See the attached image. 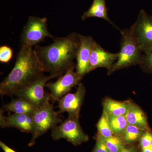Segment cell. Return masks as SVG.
I'll return each instance as SVG.
<instances>
[{"instance_id": "cell-1", "label": "cell", "mask_w": 152, "mask_h": 152, "mask_svg": "<svg viewBox=\"0 0 152 152\" xmlns=\"http://www.w3.org/2000/svg\"><path fill=\"white\" fill-rule=\"evenodd\" d=\"M46 46L37 45L34 49L45 72L54 78L61 77L75 65L80 44V34L71 33L65 37H55Z\"/></svg>"}, {"instance_id": "cell-2", "label": "cell", "mask_w": 152, "mask_h": 152, "mask_svg": "<svg viewBox=\"0 0 152 152\" xmlns=\"http://www.w3.org/2000/svg\"><path fill=\"white\" fill-rule=\"evenodd\" d=\"M45 72L33 47L22 45L15 66L0 84L1 96H14L20 88Z\"/></svg>"}, {"instance_id": "cell-3", "label": "cell", "mask_w": 152, "mask_h": 152, "mask_svg": "<svg viewBox=\"0 0 152 152\" xmlns=\"http://www.w3.org/2000/svg\"><path fill=\"white\" fill-rule=\"evenodd\" d=\"M121 34V50L116 61L109 70V72L140 64L142 53L130 29L120 30Z\"/></svg>"}, {"instance_id": "cell-4", "label": "cell", "mask_w": 152, "mask_h": 152, "mask_svg": "<svg viewBox=\"0 0 152 152\" xmlns=\"http://www.w3.org/2000/svg\"><path fill=\"white\" fill-rule=\"evenodd\" d=\"M53 76H46L41 74L27 84L15 91L14 96L17 98L23 99L34 106L35 109L43 105L50 102L51 98L50 94L45 92V87L47 83Z\"/></svg>"}, {"instance_id": "cell-5", "label": "cell", "mask_w": 152, "mask_h": 152, "mask_svg": "<svg viewBox=\"0 0 152 152\" xmlns=\"http://www.w3.org/2000/svg\"><path fill=\"white\" fill-rule=\"evenodd\" d=\"M32 118L34 131L32 138L29 144L30 146L34 145L37 138L61 122L58 113L55 111L50 102L35 109Z\"/></svg>"}, {"instance_id": "cell-6", "label": "cell", "mask_w": 152, "mask_h": 152, "mask_svg": "<svg viewBox=\"0 0 152 152\" xmlns=\"http://www.w3.org/2000/svg\"><path fill=\"white\" fill-rule=\"evenodd\" d=\"M47 22L46 18L29 17L21 36L22 45L33 47L43 41L46 38L54 39L48 29Z\"/></svg>"}, {"instance_id": "cell-7", "label": "cell", "mask_w": 152, "mask_h": 152, "mask_svg": "<svg viewBox=\"0 0 152 152\" xmlns=\"http://www.w3.org/2000/svg\"><path fill=\"white\" fill-rule=\"evenodd\" d=\"M51 135L55 140L65 139L75 145L87 141L88 139L81 127L78 118L70 117L52 129Z\"/></svg>"}, {"instance_id": "cell-8", "label": "cell", "mask_w": 152, "mask_h": 152, "mask_svg": "<svg viewBox=\"0 0 152 152\" xmlns=\"http://www.w3.org/2000/svg\"><path fill=\"white\" fill-rule=\"evenodd\" d=\"M130 29L142 53L152 50V16L141 10Z\"/></svg>"}, {"instance_id": "cell-9", "label": "cell", "mask_w": 152, "mask_h": 152, "mask_svg": "<svg viewBox=\"0 0 152 152\" xmlns=\"http://www.w3.org/2000/svg\"><path fill=\"white\" fill-rule=\"evenodd\" d=\"M74 69L75 65L70 68L57 81L46 85L50 91L51 98L54 100L59 101L80 81L83 77L74 71Z\"/></svg>"}, {"instance_id": "cell-10", "label": "cell", "mask_w": 152, "mask_h": 152, "mask_svg": "<svg viewBox=\"0 0 152 152\" xmlns=\"http://www.w3.org/2000/svg\"><path fill=\"white\" fill-rule=\"evenodd\" d=\"M85 93L84 86L81 83H79L75 92L67 94L58 101L59 112H66L69 114V117L78 118Z\"/></svg>"}, {"instance_id": "cell-11", "label": "cell", "mask_w": 152, "mask_h": 152, "mask_svg": "<svg viewBox=\"0 0 152 152\" xmlns=\"http://www.w3.org/2000/svg\"><path fill=\"white\" fill-rule=\"evenodd\" d=\"M94 42L91 36L80 34V44L76 57L77 61L76 72L82 77L89 72L90 56Z\"/></svg>"}, {"instance_id": "cell-12", "label": "cell", "mask_w": 152, "mask_h": 152, "mask_svg": "<svg viewBox=\"0 0 152 152\" xmlns=\"http://www.w3.org/2000/svg\"><path fill=\"white\" fill-rule=\"evenodd\" d=\"M118 53H110L104 50L96 41L90 56L89 72L98 68H106L110 70L118 57Z\"/></svg>"}, {"instance_id": "cell-13", "label": "cell", "mask_w": 152, "mask_h": 152, "mask_svg": "<svg viewBox=\"0 0 152 152\" xmlns=\"http://www.w3.org/2000/svg\"><path fill=\"white\" fill-rule=\"evenodd\" d=\"M3 111L0 112L1 128L13 127L24 132L33 134L34 131L32 115L26 114H15L5 116Z\"/></svg>"}, {"instance_id": "cell-14", "label": "cell", "mask_w": 152, "mask_h": 152, "mask_svg": "<svg viewBox=\"0 0 152 152\" xmlns=\"http://www.w3.org/2000/svg\"><path fill=\"white\" fill-rule=\"evenodd\" d=\"M107 11L105 0H94L91 7L83 14L82 19L83 20L91 18L104 19L113 25L114 27L119 29L109 18Z\"/></svg>"}, {"instance_id": "cell-15", "label": "cell", "mask_w": 152, "mask_h": 152, "mask_svg": "<svg viewBox=\"0 0 152 152\" xmlns=\"http://www.w3.org/2000/svg\"><path fill=\"white\" fill-rule=\"evenodd\" d=\"M126 117L128 124L136 126L145 130L149 129L147 117L137 106L130 103Z\"/></svg>"}, {"instance_id": "cell-16", "label": "cell", "mask_w": 152, "mask_h": 152, "mask_svg": "<svg viewBox=\"0 0 152 152\" xmlns=\"http://www.w3.org/2000/svg\"><path fill=\"white\" fill-rule=\"evenodd\" d=\"M1 110L4 112H12L15 114H29L33 116L35 108L23 99L18 98L4 105Z\"/></svg>"}, {"instance_id": "cell-17", "label": "cell", "mask_w": 152, "mask_h": 152, "mask_svg": "<svg viewBox=\"0 0 152 152\" xmlns=\"http://www.w3.org/2000/svg\"><path fill=\"white\" fill-rule=\"evenodd\" d=\"M130 103L107 99L104 102V110L109 116H120L126 115L129 107Z\"/></svg>"}, {"instance_id": "cell-18", "label": "cell", "mask_w": 152, "mask_h": 152, "mask_svg": "<svg viewBox=\"0 0 152 152\" xmlns=\"http://www.w3.org/2000/svg\"><path fill=\"white\" fill-rule=\"evenodd\" d=\"M147 130L136 126L128 124L124 132V140L127 143H133L140 139Z\"/></svg>"}, {"instance_id": "cell-19", "label": "cell", "mask_w": 152, "mask_h": 152, "mask_svg": "<svg viewBox=\"0 0 152 152\" xmlns=\"http://www.w3.org/2000/svg\"><path fill=\"white\" fill-rule=\"evenodd\" d=\"M110 125L113 134L119 135L124 133L128 125L126 115L120 116H109Z\"/></svg>"}, {"instance_id": "cell-20", "label": "cell", "mask_w": 152, "mask_h": 152, "mask_svg": "<svg viewBox=\"0 0 152 152\" xmlns=\"http://www.w3.org/2000/svg\"><path fill=\"white\" fill-rule=\"evenodd\" d=\"M97 126L99 134L104 138H109L113 136V134L110 125L109 115L104 110L98 122Z\"/></svg>"}, {"instance_id": "cell-21", "label": "cell", "mask_w": 152, "mask_h": 152, "mask_svg": "<svg viewBox=\"0 0 152 152\" xmlns=\"http://www.w3.org/2000/svg\"><path fill=\"white\" fill-rule=\"evenodd\" d=\"M104 138L110 152H118L124 147L122 140L118 136L113 135L109 138Z\"/></svg>"}, {"instance_id": "cell-22", "label": "cell", "mask_w": 152, "mask_h": 152, "mask_svg": "<svg viewBox=\"0 0 152 152\" xmlns=\"http://www.w3.org/2000/svg\"><path fill=\"white\" fill-rule=\"evenodd\" d=\"M143 53L140 64L147 72L152 73V50Z\"/></svg>"}, {"instance_id": "cell-23", "label": "cell", "mask_w": 152, "mask_h": 152, "mask_svg": "<svg viewBox=\"0 0 152 152\" xmlns=\"http://www.w3.org/2000/svg\"><path fill=\"white\" fill-rule=\"evenodd\" d=\"M13 56V51L10 47L3 45L0 47V62L7 63Z\"/></svg>"}, {"instance_id": "cell-24", "label": "cell", "mask_w": 152, "mask_h": 152, "mask_svg": "<svg viewBox=\"0 0 152 152\" xmlns=\"http://www.w3.org/2000/svg\"><path fill=\"white\" fill-rule=\"evenodd\" d=\"M93 152H110L108 148L103 137L98 134L96 145Z\"/></svg>"}, {"instance_id": "cell-25", "label": "cell", "mask_w": 152, "mask_h": 152, "mask_svg": "<svg viewBox=\"0 0 152 152\" xmlns=\"http://www.w3.org/2000/svg\"><path fill=\"white\" fill-rule=\"evenodd\" d=\"M152 145V133L149 130H147L140 139V146L142 149Z\"/></svg>"}, {"instance_id": "cell-26", "label": "cell", "mask_w": 152, "mask_h": 152, "mask_svg": "<svg viewBox=\"0 0 152 152\" xmlns=\"http://www.w3.org/2000/svg\"><path fill=\"white\" fill-rule=\"evenodd\" d=\"M0 147L4 152H17L1 141L0 142Z\"/></svg>"}, {"instance_id": "cell-27", "label": "cell", "mask_w": 152, "mask_h": 152, "mask_svg": "<svg viewBox=\"0 0 152 152\" xmlns=\"http://www.w3.org/2000/svg\"><path fill=\"white\" fill-rule=\"evenodd\" d=\"M136 151H137V148L136 147L126 148L124 147L118 152H136Z\"/></svg>"}, {"instance_id": "cell-28", "label": "cell", "mask_w": 152, "mask_h": 152, "mask_svg": "<svg viewBox=\"0 0 152 152\" xmlns=\"http://www.w3.org/2000/svg\"><path fill=\"white\" fill-rule=\"evenodd\" d=\"M142 152H152V145L147 148L142 149Z\"/></svg>"}]
</instances>
